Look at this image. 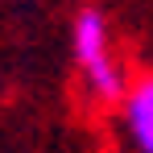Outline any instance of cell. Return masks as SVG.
Masks as SVG:
<instances>
[{"mask_svg": "<svg viewBox=\"0 0 153 153\" xmlns=\"http://www.w3.org/2000/svg\"><path fill=\"white\" fill-rule=\"evenodd\" d=\"M71 50L83 79H87V91L103 103H120V95L128 91V75L124 66L116 62L112 54V37H108V21H103L100 8H83L71 25Z\"/></svg>", "mask_w": 153, "mask_h": 153, "instance_id": "6da1fadb", "label": "cell"}, {"mask_svg": "<svg viewBox=\"0 0 153 153\" xmlns=\"http://www.w3.org/2000/svg\"><path fill=\"white\" fill-rule=\"evenodd\" d=\"M120 120H124V137L132 141V149L153 153V75L128 83V91L120 95Z\"/></svg>", "mask_w": 153, "mask_h": 153, "instance_id": "7a4b0ae2", "label": "cell"}]
</instances>
